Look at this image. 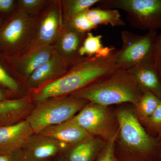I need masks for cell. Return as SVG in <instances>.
I'll return each mask as SVG.
<instances>
[{"mask_svg": "<svg viewBox=\"0 0 161 161\" xmlns=\"http://www.w3.org/2000/svg\"><path fill=\"white\" fill-rule=\"evenodd\" d=\"M86 35L78 31L69 22H67L53 45L55 50L68 64L69 69L85 58L80 56L79 50Z\"/></svg>", "mask_w": 161, "mask_h": 161, "instance_id": "30bf717a", "label": "cell"}, {"mask_svg": "<svg viewBox=\"0 0 161 161\" xmlns=\"http://www.w3.org/2000/svg\"><path fill=\"white\" fill-rule=\"evenodd\" d=\"M127 70L144 92H151L161 99V79L153 59Z\"/></svg>", "mask_w": 161, "mask_h": 161, "instance_id": "2e32d148", "label": "cell"}, {"mask_svg": "<svg viewBox=\"0 0 161 161\" xmlns=\"http://www.w3.org/2000/svg\"><path fill=\"white\" fill-rule=\"evenodd\" d=\"M38 15L18 9L0 25V51L6 58L23 55L33 38Z\"/></svg>", "mask_w": 161, "mask_h": 161, "instance_id": "5b68a950", "label": "cell"}, {"mask_svg": "<svg viewBox=\"0 0 161 161\" xmlns=\"http://www.w3.org/2000/svg\"><path fill=\"white\" fill-rule=\"evenodd\" d=\"M86 11L77 15L68 22H69L70 24L78 31L86 34L98 26L88 19L86 14Z\"/></svg>", "mask_w": 161, "mask_h": 161, "instance_id": "d4e9b609", "label": "cell"}, {"mask_svg": "<svg viewBox=\"0 0 161 161\" xmlns=\"http://www.w3.org/2000/svg\"><path fill=\"white\" fill-rule=\"evenodd\" d=\"M116 135L105 142L95 161H118L114 151V143Z\"/></svg>", "mask_w": 161, "mask_h": 161, "instance_id": "484cf974", "label": "cell"}, {"mask_svg": "<svg viewBox=\"0 0 161 161\" xmlns=\"http://www.w3.org/2000/svg\"><path fill=\"white\" fill-rule=\"evenodd\" d=\"M15 3L14 0H0V12L9 13L13 11Z\"/></svg>", "mask_w": 161, "mask_h": 161, "instance_id": "83f0119b", "label": "cell"}, {"mask_svg": "<svg viewBox=\"0 0 161 161\" xmlns=\"http://www.w3.org/2000/svg\"><path fill=\"white\" fill-rule=\"evenodd\" d=\"M55 51L53 45L40 47L14 58H6L18 75L25 80L40 66L51 58Z\"/></svg>", "mask_w": 161, "mask_h": 161, "instance_id": "4fadbf2b", "label": "cell"}, {"mask_svg": "<svg viewBox=\"0 0 161 161\" xmlns=\"http://www.w3.org/2000/svg\"><path fill=\"white\" fill-rule=\"evenodd\" d=\"M2 24V21H1V19H0V25H1Z\"/></svg>", "mask_w": 161, "mask_h": 161, "instance_id": "d590c367", "label": "cell"}, {"mask_svg": "<svg viewBox=\"0 0 161 161\" xmlns=\"http://www.w3.org/2000/svg\"><path fill=\"white\" fill-rule=\"evenodd\" d=\"M102 9L123 10L130 26L137 29L156 31L161 29V0H101Z\"/></svg>", "mask_w": 161, "mask_h": 161, "instance_id": "8992f818", "label": "cell"}, {"mask_svg": "<svg viewBox=\"0 0 161 161\" xmlns=\"http://www.w3.org/2000/svg\"><path fill=\"white\" fill-rule=\"evenodd\" d=\"M149 135L157 137L161 133V102L149 117L140 122Z\"/></svg>", "mask_w": 161, "mask_h": 161, "instance_id": "603a6c76", "label": "cell"}, {"mask_svg": "<svg viewBox=\"0 0 161 161\" xmlns=\"http://www.w3.org/2000/svg\"><path fill=\"white\" fill-rule=\"evenodd\" d=\"M105 141L92 136L64 153L67 161H95Z\"/></svg>", "mask_w": 161, "mask_h": 161, "instance_id": "ac0fdd59", "label": "cell"}, {"mask_svg": "<svg viewBox=\"0 0 161 161\" xmlns=\"http://www.w3.org/2000/svg\"><path fill=\"white\" fill-rule=\"evenodd\" d=\"M13 161H47L38 160L34 159L23 156L21 153H18L17 152L13 153Z\"/></svg>", "mask_w": 161, "mask_h": 161, "instance_id": "f546056e", "label": "cell"}, {"mask_svg": "<svg viewBox=\"0 0 161 161\" xmlns=\"http://www.w3.org/2000/svg\"><path fill=\"white\" fill-rule=\"evenodd\" d=\"M161 58V33L157 36L156 41L155 48L153 53V59L155 63Z\"/></svg>", "mask_w": 161, "mask_h": 161, "instance_id": "f1b7e54d", "label": "cell"}, {"mask_svg": "<svg viewBox=\"0 0 161 161\" xmlns=\"http://www.w3.org/2000/svg\"><path fill=\"white\" fill-rule=\"evenodd\" d=\"M0 161H13L12 153L0 152Z\"/></svg>", "mask_w": 161, "mask_h": 161, "instance_id": "4dcf8cb0", "label": "cell"}, {"mask_svg": "<svg viewBox=\"0 0 161 161\" xmlns=\"http://www.w3.org/2000/svg\"><path fill=\"white\" fill-rule=\"evenodd\" d=\"M101 0H64L61 1L64 23L75 16L91 9Z\"/></svg>", "mask_w": 161, "mask_h": 161, "instance_id": "7402d4cb", "label": "cell"}, {"mask_svg": "<svg viewBox=\"0 0 161 161\" xmlns=\"http://www.w3.org/2000/svg\"><path fill=\"white\" fill-rule=\"evenodd\" d=\"M71 120L87 132L105 142L118 133L119 122L116 108L89 102Z\"/></svg>", "mask_w": 161, "mask_h": 161, "instance_id": "52a82bcc", "label": "cell"}, {"mask_svg": "<svg viewBox=\"0 0 161 161\" xmlns=\"http://www.w3.org/2000/svg\"><path fill=\"white\" fill-rule=\"evenodd\" d=\"M112 54L107 57H85L60 78L32 91L33 98L39 102L47 98L70 95L106 77L116 69Z\"/></svg>", "mask_w": 161, "mask_h": 161, "instance_id": "7a4b0ae2", "label": "cell"}, {"mask_svg": "<svg viewBox=\"0 0 161 161\" xmlns=\"http://www.w3.org/2000/svg\"><path fill=\"white\" fill-rule=\"evenodd\" d=\"M6 95L1 89H0V101L6 100Z\"/></svg>", "mask_w": 161, "mask_h": 161, "instance_id": "d6a6232c", "label": "cell"}, {"mask_svg": "<svg viewBox=\"0 0 161 161\" xmlns=\"http://www.w3.org/2000/svg\"><path fill=\"white\" fill-rule=\"evenodd\" d=\"M69 69L65 60L55 50L51 58L25 80L26 86L31 91L38 89L60 78Z\"/></svg>", "mask_w": 161, "mask_h": 161, "instance_id": "8fae6325", "label": "cell"}, {"mask_svg": "<svg viewBox=\"0 0 161 161\" xmlns=\"http://www.w3.org/2000/svg\"><path fill=\"white\" fill-rule=\"evenodd\" d=\"M39 134L64 144L69 150L92 137L71 119L63 123L48 127Z\"/></svg>", "mask_w": 161, "mask_h": 161, "instance_id": "5bb4252c", "label": "cell"}, {"mask_svg": "<svg viewBox=\"0 0 161 161\" xmlns=\"http://www.w3.org/2000/svg\"><path fill=\"white\" fill-rule=\"evenodd\" d=\"M161 102V99L151 92H144L138 103L132 105L133 113L140 122L150 116Z\"/></svg>", "mask_w": 161, "mask_h": 161, "instance_id": "44dd1931", "label": "cell"}, {"mask_svg": "<svg viewBox=\"0 0 161 161\" xmlns=\"http://www.w3.org/2000/svg\"><path fill=\"white\" fill-rule=\"evenodd\" d=\"M0 84L13 92L19 91V84L14 78L6 71L3 65L0 63Z\"/></svg>", "mask_w": 161, "mask_h": 161, "instance_id": "4316f807", "label": "cell"}, {"mask_svg": "<svg viewBox=\"0 0 161 161\" xmlns=\"http://www.w3.org/2000/svg\"><path fill=\"white\" fill-rule=\"evenodd\" d=\"M33 139L32 136L22 153L26 157L38 160L47 161L60 153H66L69 148L64 144L40 135Z\"/></svg>", "mask_w": 161, "mask_h": 161, "instance_id": "9a60e30c", "label": "cell"}, {"mask_svg": "<svg viewBox=\"0 0 161 161\" xmlns=\"http://www.w3.org/2000/svg\"><path fill=\"white\" fill-rule=\"evenodd\" d=\"M50 1L46 0H19L18 9L33 16L38 15Z\"/></svg>", "mask_w": 161, "mask_h": 161, "instance_id": "cb8c5ba5", "label": "cell"}, {"mask_svg": "<svg viewBox=\"0 0 161 161\" xmlns=\"http://www.w3.org/2000/svg\"><path fill=\"white\" fill-rule=\"evenodd\" d=\"M119 129L114 143L118 161H161L157 137L149 135L136 117L132 105L116 108Z\"/></svg>", "mask_w": 161, "mask_h": 161, "instance_id": "6da1fadb", "label": "cell"}, {"mask_svg": "<svg viewBox=\"0 0 161 161\" xmlns=\"http://www.w3.org/2000/svg\"><path fill=\"white\" fill-rule=\"evenodd\" d=\"M158 139L159 145L161 155V133L157 136Z\"/></svg>", "mask_w": 161, "mask_h": 161, "instance_id": "836d02e7", "label": "cell"}, {"mask_svg": "<svg viewBox=\"0 0 161 161\" xmlns=\"http://www.w3.org/2000/svg\"><path fill=\"white\" fill-rule=\"evenodd\" d=\"M157 36L156 31H148L144 35L122 32L121 48L112 54L116 69H129L153 59Z\"/></svg>", "mask_w": 161, "mask_h": 161, "instance_id": "ba28073f", "label": "cell"}, {"mask_svg": "<svg viewBox=\"0 0 161 161\" xmlns=\"http://www.w3.org/2000/svg\"><path fill=\"white\" fill-rule=\"evenodd\" d=\"M34 134L26 119L0 126V152L13 153L26 146Z\"/></svg>", "mask_w": 161, "mask_h": 161, "instance_id": "7c38bea8", "label": "cell"}, {"mask_svg": "<svg viewBox=\"0 0 161 161\" xmlns=\"http://www.w3.org/2000/svg\"><path fill=\"white\" fill-rule=\"evenodd\" d=\"M64 26L61 1H50L39 14L33 38L23 55L40 47L53 45Z\"/></svg>", "mask_w": 161, "mask_h": 161, "instance_id": "9c48e42d", "label": "cell"}, {"mask_svg": "<svg viewBox=\"0 0 161 161\" xmlns=\"http://www.w3.org/2000/svg\"><path fill=\"white\" fill-rule=\"evenodd\" d=\"M86 14L88 19L97 26L100 25H109L115 27L125 25L117 9H102L99 7L91 8L86 11Z\"/></svg>", "mask_w": 161, "mask_h": 161, "instance_id": "d6986e66", "label": "cell"}, {"mask_svg": "<svg viewBox=\"0 0 161 161\" xmlns=\"http://www.w3.org/2000/svg\"><path fill=\"white\" fill-rule=\"evenodd\" d=\"M144 92L128 70L117 69L70 95L106 106L124 104L135 106Z\"/></svg>", "mask_w": 161, "mask_h": 161, "instance_id": "3957f363", "label": "cell"}, {"mask_svg": "<svg viewBox=\"0 0 161 161\" xmlns=\"http://www.w3.org/2000/svg\"><path fill=\"white\" fill-rule=\"evenodd\" d=\"M102 36H94L92 32L87 33L86 37L79 50L81 57H107L113 53L114 48L103 47L102 43Z\"/></svg>", "mask_w": 161, "mask_h": 161, "instance_id": "ffe728a7", "label": "cell"}, {"mask_svg": "<svg viewBox=\"0 0 161 161\" xmlns=\"http://www.w3.org/2000/svg\"><path fill=\"white\" fill-rule=\"evenodd\" d=\"M38 103L26 119L37 135L48 127L70 120L89 102L67 95L47 98Z\"/></svg>", "mask_w": 161, "mask_h": 161, "instance_id": "277c9868", "label": "cell"}, {"mask_svg": "<svg viewBox=\"0 0 161 161\" xmlns=\"http://www.w3.org/2000/svg\"><path fill=\"white\" fill-rule=\"evenodd\" d=\"M29 97L0 101V126L18 122L31 112Z\"/></svg>", "mask_w": 161, "mask_h": 161, "instance_id": "e0dca14e", "label": "cell"}, {"mask_svg": "<svg viewBox=\"0 0 161 161\" xmlns=\"http://www.w3.org/2000/svg\"><path fill=\"white\" fill-rule=\"evenodd\" d=\"M156 67L161 79V58L155 63Z\"/></svg>", "mask_w": 161, "mask_h": 161, "instance_id": "1f68e13d", "label": "cell"}, {"mask_svg": "<svg viewBox=\"0 0 161 161\" xmlns=\"http://www.w3.org/2000/svg\"><path fill=\"white\" fill-rule=\"evenodd\" d=\"M57 161H67L66 159L65 158V157L64 155L61 156L59 158H58Z\"/></svg>", "mask_w": 161, "mask_h": 161, "instance_id": "e575fe53", "label": "cell"}]
</instances>
